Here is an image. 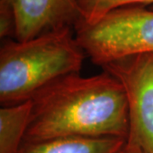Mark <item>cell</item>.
I'll list each match as a JSON object with an SVG mask.
<instances>
[{"mask_svg":"<svg viewBox=\"0 0 153 153\" xmlns=\"http://www.w3.org/2000/svg\"><path fill=\"white\" fill-rule=\"evenodd\" d=\"M26 141L60 137L127 140L129 117L124 89L103 70L94 76L72 73L44 88L32 100Z\"/></svg>","mask_w":153,"mask_h":153,"instance_id":"cell-1","label":"cell"},{"mask_svg":"<svg viewBox=\"0 0 153 153\" xmlns=\"http://www.w3.org/2000/svg\"><path fill=\"white\" fill-rule=\"evenodd\" d=\"M86 55L73 28L44 33L27 41L4 40L0 49V103L31 100L62 76L80 73Z\"/></svg>","mask_w":153,"mask_h":153,"instance_id":"cell-2","label":"cell"},{"mask_svg":"<svg viewBox=\"0 0 153 153\" xmlns=\"http://www.w3.org/2000/svg\"><path fill=\"white\" fill-rule=\"evenodd\" d=\"M75 37L90 61L100 67L153 54V10L128 5L110 11L92 25L78 23Z\"/></svg>","mask_w":153,"mask_h":153,"instance_id":"cell-3","label":"cell"},{"mask_svg":"<svg viewBox=\"0 0 153 153\" xmlns=\"http://www.w3.org/2000/svg\"><path fill=\"white\" fill-rule=\"evenodd\" d=\"M102 68L124 89L129 117L127 140L153 153V54L128 57Z\"/></svg>","mask_w":153,"mask_h":153,"instance_id":"cell-4","label":"cell"},{"mask_svg":"<svg viewBox=\"0 0 153 153\" xmlns=\"http://www.w3.org/2000/svg\"><path fill=\"white\" fill-rule=\"evenodd\" d=\"M16 16L17 41L73 28L81 22L77 0H12Z\"/></svg>","mask_w":153,"mask_h":153,"instance_id":"cell-5","label":"cell"},{"mask_svg":"<svg viewBox=\"0 0 153 153\" xmlns=\"http://www.w3.org/2000/svg\"><path fill=\"white\" fill-rule=\"evenodd\" d=\"M120 138L60 137L22 143L18 153H116L125 142Z\"/></svg>","mask_w":153,"mask_h":153,"instance_id":"cell-6","label":"cell"},{"mask_svg":"<svg viewBox=\"0 0 153 153\" xmlns=\"http://www.w3.org/2000/svg\"><path fill=\"white\" fill-rule=\"evenodd\" d=\"M32 100L0 108V153H18L27 131Z\"/></svg>","mask_w":153,"mask_h":153,"instance_id":"cell-7","label":"cell"},{"mask_svg":"<svg viewBox=\"0 0 153 153\" xmlns=\"http://www.w3.org/2000/svg\"><path fill=\"white\" fill-rule=\"evenodd\" d=\"M81 16L79 23L92 25L110 11L128 5L153 4V0H77Z\"/></svg>","mask_w":153,"mask_h":153,"instance_id":"cell-8","label":"cell"},{"mask_svg":"<svg viewBox=\"0 0 153 153\" xmlns=\"http://www.w3.org/2000/svg\"><path fill=\"white\" fill-rule=\"evenodd\" d=\"M16 16L12 0H0V38L16 39Z\"/></svg>","mask_w":153,"mask_h":153,"instance_id":"cell-9","label":"cell"},{"mask_svg":"<svg viewBox=\"0 0 153 153\" xmlns=\"http://www.w3.org/2000/svg\"><path fill=\"white\" fill-rule=\"evenodd\" d=\"M116 153H146L140 146L136 143L133 142L129 140H126L125 142Z\"/></svg>","mask_w":153,"mask_h":153,"instance_id":"cell-10","label":"cell"}]
</instances>
